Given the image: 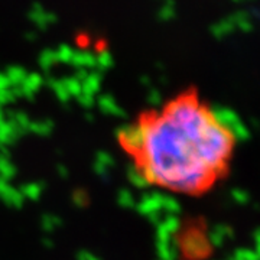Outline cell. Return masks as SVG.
Masks as SVG:
<instances>
[{
  "label": "cell",
  "instance_id": "obj_1",
  "mask_svg": "<svg viewBox=\"0 0 260 260\" xmlns=\"http://www.w3.org/2000/svg\"><path fill=\"white\" fill-rule=\"evenodd\" d=\"M116 142L145 185L202 197L230 174L234 132L195 87L141 110L116 132Z\"/></svg>",
  "mask_w": 260,
  "mask_h": 260
},
{
  "label": "cell",
  "instance_id": "obj_2",
  "mask_svg": "<svg viewBox=\"0 0 260 260\" xmlns=\"http://www.w3.org/2000/svg\"><path fill=\"white\" fill-rule=\"evenodd\" d=\"M200 240H205L202 231H198L194 224L185 223L178 230L177 247L179 254L185 260H195L205 256L207 243H200Z\"/></svg>",
  "mask_w": 260,
  "mask_h": 260
}]
</instances>
